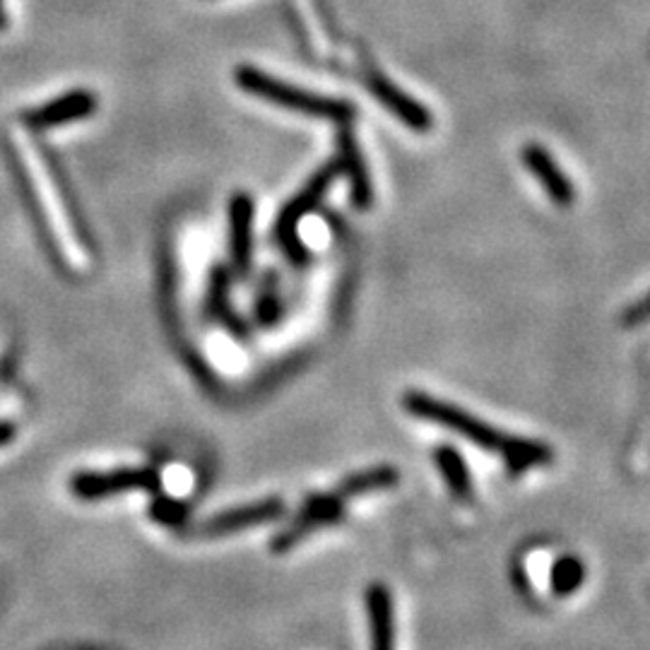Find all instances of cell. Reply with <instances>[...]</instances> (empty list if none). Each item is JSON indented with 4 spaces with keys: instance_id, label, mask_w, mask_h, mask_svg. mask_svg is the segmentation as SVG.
Instances as JSON below:
<instances>
[{
    "instance_id": "obj_1",
    "label": "cell",
    "mask_w": 650,
    "mask_h": 650,
    "mask_svg": "<svg viewBox=\"0 0 650 650\" xmlns=\"http://www.w3.org/2000/svg\"><path fill=\"white\" fill-rule=\"evenodd\" d=\"M403 407L407 409V415L431 421V425H439L443 429L458 433V437L475 443V446L482 451L501 453V449H504V443H506L504 431H499L496 427L487 425L485 419L475 417L473 413H467V409H463L458 405H451L446 401H439V397H433L429 393L407 391L403 395Z\"/></svg>"
},
{
    "instance_id": "obj_2",
    "label": "cell",
    "mask_w": 650,
    "mask_h": 650,
    "mask_svg": "<svg viewBox=\"0 0 650 650\" xmlns=\"http://www.w3.org/2000/svg\"><path fill=\"white\" fill-rule=\"evenodd\" d=\"M238 83H242L244 89H248V93L275 101V105H280V107L309 113V116L333 119V121H340V123H347L352 116H355V109H352L347 101H338V99L318 97V95H311V93H302V89L278 83V79H272V77L258 73V71H250V68L238 71Z\"/></svg>"
},
{
    "instance_id": "obj_3",
    "label": "cell",
    "mask_w": 650,
    "mask_h": 650,
    "mask_svg": "<svg viewBox=\"0 0 650 650\" xmlns=\"http://www.w3.org/2000/svg\"><path fill=\"white\" fill-rule=\"evenodd\" d=\"M159 475L152 467H119L109 473H77L71 477L73 496L99 501L128 492H157Z\"/></svg>"
},
{
    "instance_id": "obj_4",
    "label": "cell",
    "mask_w": 650,
    "mask_h": 650,
    "mask_svg": "<svg viewBox=\"0 0 650 650\" xmlns=\"http://www.w3.org/2000/svg\"><path fill=\"white\" fill-rule=\"evenodd\" d=\"M345 518V499L340 494H314L304 501L299 513L292 518V523L284 530H280L275 538L270 540L272 554L290 552L294 544H299L306 535L323 526H333Z\"/></svg>"
},
{
    "instance_id": "obj_5",
    "label": "cell",
    "mask_w": 650,
    "mask_h": 650,
    "mask_svg": "<svg viewBox=\"0 0 650 650\" xmlns=\"http://www.w3.org/2000/svg\"><path fill=\"white\" fill-rule=\"evenodd\" d=\"M284 513V501L282 499H260L250 501V504L230 508L224 513H217V516L198 523L196 528L191 530L193 538L203 540H214V538H226V535H236L248 528L266 526V523L278 520Z\"/></svg>"
},
{
    "instance_id": "obj_6",
    "label": "cell",
    "mask_w": 650,
    "mask_h": 650,
    "mask_svg": "<svg viewBox=\"0 0 650 650\" xmlns=\"http://www.w3.org/2000/svg\"><path fill=\"white\" fill-rule=\"evenodd\" d=\"M338 171H340V167L335 162L318 171V174L309 181V186H306L299 193V196H296L287 205V208H284V212L280 214L278 232H280V238H282V246L287 248V254L292 256V260H302L306 256L304 246L299 244V236H296V226H299V222L304 220V217L316 208L318 200L326 196V191L335 181Z\"/></svg>"
},
{
    "instance_id": "obj_7",
    "label": "cell",
    "mask_w": 650,
    "mask_h": 650,
    "mask_svg": "<svg viewBox=\"0 0 650 650\" xmlns=\"http://www.w3.org/2000/svg\"><path fill=\"white\" fill-rule=\"evenodd\" d=\"M367 89L381 101L388 111L395 113V116L401 119L409 131H415V133L431 131V113L421 107L417 99L405 95L401 87L393 85L385 75L376 73V71L367 73Z\"/></svg>"
},
{
    "instance_id": "obj_8",
    "label": "cell",
    "mask_w": 650,
    "mask_h": 650,
    "mask_svg": "<svg viewBox=\"0 0 650 650\" xmlns=\"http://www.w3.org/2000/svg\"><path fill=\"white\" fill-rule=\"evenodd\" d=\"M523 164L530 174L540 181L542 191L554 200L559 208H568L576 200V191L572 179H568L562 169H559L556 159L540 145H526L520 152Z\"/></svg>"
},
{
    "instance_id": "obj_9",
    "label": "cell",
    "mask_w": 650,
    "mask_h": 650,
    "mask_svg": "<svg viewBox=\"0 0 650 650\" xmlns=\"http://www.w3.org/2000/svg\"><path fill=\"white\" fill-rule=\"evenodd\" d=\"M22 159H25V167L27 171H32V179L37 181V193H39V200H41V208L47 212L51 220H53V236L56 242H61L65 248H77V236L71 230V222H65V212H63V205L59 203V196H56V188H53V181L47 174H44V169L39 164V157L32 152V147L22 145Z\"/></svg>"
},
{
    "instance_id": "obj_10",
    "label": "cell",
    "mask_w": 650,
    "mask_h": 650,
    "mask_svg": "<svg viewBox=\"0 0 650 650\" xmlns=\"http://www.w3.org/2000/svg\"><path fill=\"white\" fill-rule=\"evenodd\" d=\"M367 620H369V650H395V612L391 590L383 584L367 588Z\"/></svg>"
},
{
    "instance_id": "obj_11",
    "label": "cell",
    "mask_w": 650,
    "mask_h": 650,
    "mask_svg": "<svg viewBox=\"0 0 650 650\" xmlns=\"http://www.w3.org/2000/svg\"><path fill=\"white\" fill-rule=\"evenodd\" d=\"M340 164L349 179L352 203H355L359 210H367L373 203L371 179H369L367 164H364V157L359 152V145L355 143V138H352L349 131H342L340 135Z\"/></svg>"
},
{
    "instance_id": "obj_12",
    "label": "cell",
    "mask_w": 650,
    "mask_h": 650,
    "mask_svg": "<svg viewBox=\"0 0 650 650\" xmlns=\"http://www.w3.org/2000/svg\"><path fill=\"white\" fill-rule=\"evenodd\" d=\"M433 463H437L441 480L446 482L451 496L455 501H463V504H470L475 499V482L470 467H467L461 451L449 446V443H441V446L433 451Z\"/></svg>"
},
{
    "instance_id": "obj_13",
    "label": "cell",
    "mask_w": 650,
    "mask_h": 650,
    "mask_svg": "<svg viewBox=\"0 0 650 650\" xmlns=\"http://www.w3.org/2000/svg\"><path fill=\"white\" fill-rule=\"evenodd\" d=\"M499 455L504 458L508 470L516 475L523 470H530V467L552 463L554 458V453L547 443L535 439H520V437H506L504 449H501Z\"/></svg>"
},
{
    "instance_id": "obj_14",
    "label": "cell",
    "mask_w": 650,
    "mask_h": 650,
    "mask_svg": "<svg viewBox=\"0 0 650 650\" xmlns=\"http://www.w3.org/2000/svg\"><path fill=\"white\" fill-rule=\"evenodd\" d=\"M397 480H401V475H397V470L391 465L369 467V470L347 475L335 489V494H340L342 499H352V496H364L371 492H383V489L397 485Z\"/></svg>"
},
{
    "instance_id": "obj_15",
    "label": "cell",
    "mask_w": 650,
    "mask_h": 650,
    "mask_svg": "<svg viewBox=\"0 0 650 650\" xmlns=\"http://www.w3.org/2000/svg\"><path fill=\"white\" fill-rule=\"evenodd\" d=\"M586 580V564L574 554L559 556L550 568V590L556 598H568L578 592Z\"/></svg>"
},
{
    "instance_id": "obj_16",
    "label": "cell",
    "mask_w": 650,
    "mask_h": 650,
    "mask_svg": "<svg viewBox=\"0 0 650 650\" xmlns=\"http://www.w3.org/2000/svg\"><path fill=\"white\" fill-rule=\"evenodd\" d=\"M93 97L89 95H71V97H63L56 101V105L41 109L37 113H32L29 121L37 125V128H44V125H53V123H61V121H71V119H79L85 116V113L93 111Z\"/></svg>"
},
{
    "instance_id": "obj_17",
    "label": "cell",
    "mask_w": 650,
    "mask_h": 650,
    "mask_svg": "<svg viewBox=\"0 0 650 650\" xmlns=\"http://www.w3.org/2000/svg\"><path fill=\"white\" fill-rule=\"evenodd\" d=\"M232 238H234V258L236 266L246 270L248 250H250V200L236 198L232 205Z\"/></svg>"
},
{
    "instance_id": "obj_18",
    "label": "cell",
    "mask_w": 650,
    "mask_h": 650,
    "mask_svg": "<svg viewBox=\"0 0 650 650\" xmlns=\"http://www.w3.org/2000/svg\"><path fill=\"white\" fill-rule=\"evenodd\" d=\"M188 516V508L186 504H181L176 499H169V496H157L152 504H150V518L157 520L159 526H171V528H179L181 523L186 520Z\"/></svg>"
},
{
    "instance_id": "obj_19",
    "label": "cell",
    "mask_w": 650,
    "mask_h": 650,
    "mask_svg": "<svg viewBox=\"0 0 650 650\" xmlns=\"http://www.w3.org/2000/svg\"><path fill=\"white\" fill-rule=\"evenodd\" d=\"M646 321H650V294H646L643 299H638L634 306H629V309L624 311V318H622V323L626 328H636V326H641Z\"/></svg>"
},
{
    "instance_id": "obj_20",
    "label": "cell",
    "mask_w": 650,
    "mask_h": 650,
    "mask_svg": "<svg viewBox=\"0 0 650 650\" xmlns=\"http://www.w3.org/2000/svg\"><path fill=\"white\" fill-rule=\"evenodd\" d=\"M17 437V427L10 425V421H0V449L8 446V443H13Z\"/></svg>"
}]
</instances>
